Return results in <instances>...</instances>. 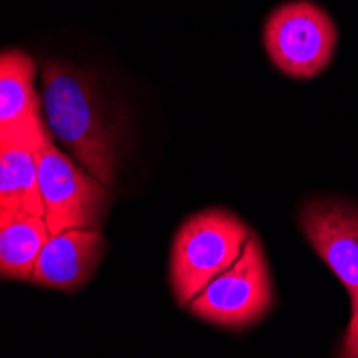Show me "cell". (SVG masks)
<instances>
[{
    "label": "cell",
    "mask_w": 358,
    "mask_h": 358,
    "mask_svg": "<svg viewBox=\"0 0 358 358\" xmlns=\"http://www.w3.org/2000/svg\"><path fill=\"white\" fill-rule=\"evenodd\" d=\"M35 90V60L20 50L0 56V142L41 146L50 140Z\"/></svg>",
    "instance_id": "52a82bcc"
},
{
    "label": "cell",
    "mask_w": 358,
    "mask_h": 358,
    "mask_svg": "<svg viewBox=\"0 0 358 358\" xmlns=\"http://www.w3.org/2000/svg\"><path fill=\"white\" fill-rule=\"evenodd\" d=\"M108 243L101 230L92 227H71L52 234L37 259L32 285L58 292L82 289L99 268Z\"/></svg>",
    "instance_id": "ba28073f"
},
{
    "label": "cell",
    "mask_w": 358,
    "mask_h": 358,
    "mask_svg": "<svg viewBox=\"0 0 358 358\" xmlns=\"http://www.w3.org/2000/svg\"><path fill=\"white\" fill-rule=\"evenodd\" d=\"M43 112L52 136L108 187L120 166V127L94 78L69 62H43Z\"/></svg>",
    "instance_id": "6da1fadb"
},
{
    "label": "cell",
    "mask_w": 358,
    "mask_h": 358,
    "mask_svg": "<svg viewBox=\"0 0 358 358\" xmlns=\"http://www.w3.org/2000/svg\"><path fill=\"white\" fill-rule=\"evenodd\" d=\"M39 148L17 140L0 142V213L43 217Z\"/></svg>",
    "instance_id": "9c48e42d"
},
{
    "label": "cell",
    "mask_w": 358,
    "mask_h": 358,
    "mask_svg": "<svg viewBox=\"0 0 358 358\" xmlns=\"http://www.w3.org/2000/svg\"><path fill=\"white\" fill-rule=\"evenodd\" d=\"M39 187L43 217L52 234L71 227L101 230L112 204L108 185L76 166L52 140L39 148Z\"/></svg>",
    "instance_id": "5b68a950"
},
{
    "label": "cell",
    "mask_w": 358,
    "mask_h": 358,
    "mask_svg": "<svg viewBox=\"0 0 358 358\" xmlns=\"http://www.w3.org/2000/svg\"><path fill=\"white\" fill-rule=\"evenodd\" d=\"M339 32L333 17L311 0L277 7L264 24V48L275 67L296 80L329 69Z\"/></svg>",
    "instance_id": "277c9868"
},
{
    "label": "cell",
    "mask_w": 358,
    "mask_h": 358,
    "mask_svg": "<svg viewBox=\"0 0 358 358\" xmlns=\"http://www.w3.org/2000/svg\"><path fill=\"white\" fill-rule=\"evenodd\" d=\"M251 230L247 223L225 208H208L191 215L172 243L170 283L180 307L189 303L245 249Z\"/></svg>",
    "instance_id": "7a4b0ae2"
},
{
    "label": "cell",
    "mask_w": 358,
    "mask_h": 358,
    "mask_svg": "<svg viewBox=\"0 0 358 358\" xmlns=\"http://www.w3.org/2000/svg\"><path fill=\"white\" fill-rule=\"evenodd\" d=\"M273 307V281L264 247L251 232L238 259L219 273L198 296L189 311L208 324L227 331H245L262 320Z\"/></svg>",
    "instance_id": "3957f363"
},
{
    "label": "cell",
    "mask_w": 358,
    "mask_h": 358,
    "mask_svg": "<svg viewBox=\"0 0 358 358\" xmlns=\"http://www.w3.org/2000/svg\"><path fill=\"white\" fill-rule=\"evenodd\" d=\"M339 356L358 358V307L352 309V320L348 324V331H345V337H343Z\"/></svg>",
    "instance_id": "8fae6325"
},
{
    "label": "cell",
    "mask_w": 358,
    "mask_h": 358,
    "mask_svg": "<svg viewBox=\"0 0 358 358\" xmlns=\"http://www.w3.org/2000/svg\"><path fill=\"white\" fill-rule=\"evenodd\" d=\"M50 236L52 232L45 217L0 213V275L3 279L30 281Z\"/></svg>",
    "instance_id": "30bf717a"
},
{
    "label": "cell",
    "mask_w": 358,
    "mask_h": 358,
    "mask_svg": "<svg viewBox=\"0 0 358 358\" xmlns=\"http://www.w3.org/2000/svg\"><path fill=\"white\" fill-rule=\"evenodd\" d=\"M301 230L317 257L341 281L350 294L352 309L358 307V206L320 198L303 206Z\"/></svg>",
    "instance_id": "8992f818"
}]
</instances>
